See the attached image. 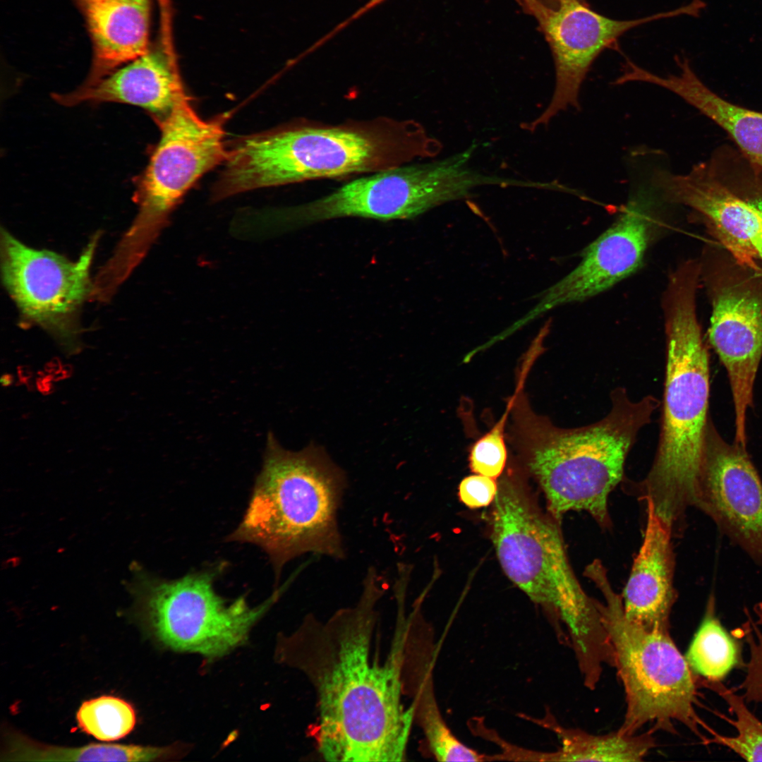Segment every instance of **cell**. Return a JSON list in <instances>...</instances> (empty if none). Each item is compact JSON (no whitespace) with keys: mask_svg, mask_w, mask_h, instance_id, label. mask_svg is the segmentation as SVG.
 Instances as JSON below:
<instances>
[{"mask_svg":"<svg viewBox=\"0 0 762 762\" xmlns=\"http://www.w3.org/2000/svg\"><path fill=\"white\" fill-rule=\"evenodd\" d=\"M369 570L353 607L320 622L306 618L278 640L276 657L303 672L316 694L315 738L328 761L404 760L416 703L402 702V669L409 621L400 612L385 660L373 649L376 603L385 582Z\"/></svg>","mask_w":762,"mask_h":762,"instance_id":"cell-1","label":"cell"},{"mask_svg":"<svg viewBox=\"0 0 762 762\" xmlns=\"http://www.w3.org/2000/svg\"><path fill=\"white\" fill-rule=\"evenodd\" d=\"M442 148L439 140L411 119L298 123L249 135L228 150L212 198L219 201L258 188L370 174L435 157Z\"/></svg>","mask_w":762,"mask_h":762,"instance_id":"cell-2","label":"cell"},{"mask_svg":"<svg viewBox=\"0 0 762 762\" xmlns=\"http://www.w3.org/2000/svg\"><path fill=\"white\" fill-rule=\"evenodd\" d=\"M523 380L519 377L509 399L510 438L542 489L550 514L559 520L568 512L583 511L600 526L609 527L608 497L622 480L628 454L660 401L652 395L633 401L619 387L610 393L611 408L604 418L584 426L560 428L532 410Z\"/></svg>","mask_w":762,"mask_h":762,"instance_id":"cell-3","label":"cell"},{"mask_svg":"<svg viewBox=\"0 0 762 762\" xmlns=\"http://www.w3.org/2000/svg\"><path fill=\"white\" fill-rule=\"evenodd\" d=\"M698 282L675 275L662 296L666 360L659 440L641 497L672 527L694 507L708 429L709 359L696 310Z\"/></svg>","mask_w":762,"mask_h":762,"instance_id":"cell-4","label":"cell"},{"mask_svg":"<svg viewBox=\"0 0 762 762\" xmlns=\"http://www.w3.org/2000/svg\"><path fill=\"white\" fill-rule=\"evenodd\" d=\"M346 487L344 471L322 447L289 451L269 432L247 508L226 540L261 548L277 581L285 564L303 554L344 559L338 512Z\"/></svg>","mask_w":762,"mask_h":762,"instance_id":"cell-5","label":"cell"},{"mask_svg":"<svg viewBox=\"0 0 762 762\" xmlns=\"http://www.w3.org/2000/svg\"><path fill=\"white\" fill-rule=\"evenodd\" d=\"M493 502L492 539L506 576L559 615L581 668L598 667L610 657L611 644L598 601L586 593L570 565L559 520L539 508L514 468L501 478Z\"/></svg>","mask_w":762,"mask_h":762,"instance_id":"cell-6","label":"cell"},{"mask_svg":"<svg viewBox=\"0 0 762 762\" xmlns=\"http://www.w3.org/2000/svg\"><path fill=\"white\" fill-rule=\"evenodd\" d=\"M585 575L601 593L598 601L603 624L608 635L626 697V713L618 731L637 734L647 724L652 730L675 732L679 722L698 737L708 727L695 710L696 681L686 658L669 630L648 629L629 620L622 598L611 586L600 561L587 566Z\"/></svg>","mask_w":762,"mask_h":762,"instance_id":"cell-7","label":"cell"},{"mask_svg":"<svg viewBox=\"0 0 762 762\" xmlns=\"http://www.w3.org/2000/svg\"><path fill=\"white\" fill-rule=\"evenodd\" d=\"M476 147L473 143L442 159L367 174L309 202L273 210L272 228L282 234L346 217L411 219L442 204L468 198L478 188L502 186L504 176L485 174L471 165Z\"/></svg>","mask_w":762,"mask_h":762,"instance_id":"cell-8","label":"cell"},{"mask_svg":"<svg viewBox=\"0 0 762 762\" xmlns=\"http://www.w3.org/2000/svg\"><path fill=\"white\" fill-rule=\"evenodd\" d=\"M224 120L202 119L183 86L179 89L171 111L157 122L161 138L135 193L138 214L111 258L117 270L131 273L169 224L189 189L224 163L228 149Z\"/></svg>","mask_w":762,"mask_h":762,"instance_id":"cell-9","label":"cell"},{"mask_svg":"<svg viewBox=\"0 0 762 762\" xmlns=\"http://www.w3.org/2000/svg\"><path fill=\"white\" fill-rule=\"evenodd\" d=\"M226 566L217 562L174 579L135 569L133 593L160 643L212 660L247 641L251 628L277 601L283 588L255 606L248 604L245 595L229 601L215 589Z\"/></svg>","mask_w":762,"mask_h":762,"instance_id":"cell-10","label":"cell"},{"mask_svg":"<svg viewBox=\"0 0 762 762\" xmlns=\"http://www.w3.org/2000/svg\"><path fill=\"white\" fill-rule=\"evenodd\" d=\"M515 1L536 20L550 47L555 68V85L549 104L538 116L522 124L529 131L547 126L569 107L580 109V91L593 64L605 49L616 48L617 40L624 32L652 20L680 15L695 16L698 12L697 5L691 1L672 11L619 20L596 12L588 3L576 0L561 1L555 7L538 0Z\"/></svg>","mask_w":762,"mask_h":762,"instance_id":"cell-11","label":"cell"},{"mask_svg":"<svg viewBox=\"0 0 762 762\" xmlns=\"http://www.w3.org/2000/svg\"><path fill=\"white\" fill-rule=\"evenodd\" d=\"M97 243L96 236L71 262L30 248L1 230L3 280L25 319L61 341L74 338L77 313L92 289L90 268Z\"/></svg>","mask_w":762,"mask_h":762,"instance_id":"cell-12","label":"cell"},{"mask_svg":"<svg viewBox=\"0 0 762 762\" xmlns=\"http://www.w3.org/2000/svg\"><path fill=\"white\" fill-rule=\"evenodd\" d=\"M658 220L645 196L633 198L613 224L584 249L575 268L545 290L536 306L516 323L588 300L634 274L660 232Z\"/></svg>","mask_w":762,"mask_h":762,"instance_id":"cell-13","label":"cell"},{"mask_svg":"<svg viewBox=\"0 0 762 762\" xmlns=\"http://www.w3.org/2000/svg\"><path fill=\"white\" fill-rule=\"evenodd\" d=\"M651 183L666 202L698 214L737 264L759 270L756 244L762 235V212L742 193L715 157L711 155L683 174L654 170Z\"/></svg>","mask_w":762,"mask_h":762,"instance_id":"cell-14","label":"cell"},{"mask_svg":"<svg viewBox=\"0 0 762 762\" xmlns=\"http://www.w3.org/2000/svg\"><path fill=\"white\" fill-rule=\"evenodd\" d=\"M694 507L756 563L762 564V480L746 448L708 423Z\"/></svg>","mask_w":762,"mask_h":762,"instance_id":"cell-15","label":"cell"},{"mask_svg":"<svg viewBox=\"0 0 762 762\" xmlns=\"http://www.w3.org/2000/svg\"><path fill=\"white\" fill-rule=\"evenodd\" d=\"M708 337L725 366L735 415L734 443L746 448V412L762 358V297L745 283L715 289Z\"/></svg>","mask_w":762,"mask_h":762,"instance_id":"cell-16","label":"cell"},{"mask_svg":"<svg viewBox=\"0 0 762 762\" xmlns=\"http://www.w3.org/2000/svg\"><path fill=\"white\" fill-rule=\"evenodd\" d=\"M164 30L147 52L91 85L66 94L54 93L59 104L71 107L83 102H118L142 107L157 122L171 111L183 85L175 55Z\"/></svg>","mask_w":762,"mask_h":762,"instance_id":"cell-17","label":"cell"},{"mask_svg":"<svg viewBox=\"0 0 762 762\" xmlns=\"http://www.w3.org/2000/svg\"><path fill=\"white\" fill-rule=\"evenodd\" d=\"M646 502L643 542L622 596L623 609L634 623L648 629L669 630L676 600L672 528L655 513L650 502Z\"/></svg>","mask_w":762,"mask_h":762,"instance_id":"cell-18","label":"cell"},{"mask_svg":"<svg viewBox=\"0 0 762 762\" xmlns=\"http://www.w3.org/2000/svg\"><path fill=\"white\" fill-rule=\"evenodd\" d=\"M81 13L92 49L88 75L96 83L144 54L151 43L153 0H72Z\"/></svg>","mask_w":762,"mask_h":762,"instance_id":"cell-19","label":"cell"},{"mask_svg":"<svg viewBox=\"0 0 762 762\" xmlns=\"http://www.w3.org/2000/svg\"><path fill=\"white\" fill-rule=\"evenodd\" d=\"M675 59L679 73L660 76L646 70L641 80L681 97L726 132L751 164L762 169V111L724 99L698 78L687 57Z\"/></svg>","mask_w":762,"mask_h":762,"instance_id":"cell-20","label":"cell"},{"mask_svg":"<svg viewBox=\"0 0 762 762\" xmlns=\"http://www.w3.org/2000/svg\"><path fill=\"white\" fill-rule=\"evenodd\" d=\"M546 725L558 737L562 746L557 751L541 754V761H641L655 745L652 730L635 734L618 730L594 734L564 727L553 720H548Z\"/></svg>","mask_w":762,"mask_h":762,"instance_id":"cell-21","label":"cell"},{"mask_svg":"<svg viewBox=\"0 0 762 762\" xmlns=\"http://www.w3.org/2000/svg\"><path fill=\"white\" fill-rule=\"evenodd\" d=\"M172 747L90 744L79 747L44 745L12 738L4 755L18 761H151L174 756Z\"/></svg>","mask_w":762,"mask_h":762,"instance_id":"cell-22","label":"cell"},{"mask_svg":"<svg viewBox=\"0 0 762 762\" xmlns=\"http://www.w3.org/2000/svg\"><path fill=\"white\" fill-rule=\"evenodd\" d=\"M715 603L712 592L702 622L685 656L695 674L713 682L723 679L741 662L739 644L716 615Z\"/></svg>","mask_w":762,"mask_h":762,"instance_id":"cell-23","label":"cell"},{"mask_svg":"<svg viewBox=\"0 0 762 762\" xmlns=\"http://www.w3.org/2000/svg\"><path fill=\"white\" fill-rule=\"evenodd\" d=\"M701 684L718 694L729 706V710L735 720L724 718L733 725L737 733L734 737L721 735L709 729L711 738L703 744H717L726 746L748 761H762V722L747 708L742 696L727 688L720 681L703 679Z\"/></svg>","mask_w":762,"mask_h":762,"instance_id":"cell-24","label":"cell"},{"mask_svg":"<svg viewBox=\"0 0 762 762\" xmlns=\"http://www.w3.org/2000/svg\"><path fill=\"white\" fill-rule=\"evenodd\" d=\"M415 700L422 728L430 751L441 761H479L482 756L461 743L443 720L436 703L428 673Z\"/></svg>","mask_w":762,"mask_h":762,"instance_id":"cell-25","label":"cell"},{"mask_svg":"<svg viewBox=\"0 0 762 762\" xmlns=\"http://www.w3.org/2000/svg\"><path fill=\"white\" fill-rule=\"evenodd\" d=\"M76 719L84 732L102 741L126 737L136 722L133 706L125 700L112 696H102L84 701L76 713Z\"/></svg>","mask_w":762,"mask_h":762,"instance_id":"cell-26","label":"cell"},{"mask_svg":"<svg viewBox=\"0 0 762 762\" xmlns=\"http://www.w3.org/2000/svg\"><path fill=\"white\" fill-rule=\"evenodd\" d=\"M505 423L500 419L471 447L468 462L474 473L495 479L502 473L507 459L504 433Z\"/></svg>","mask_w":762,"mask_h":762,"instance_id":"cell-27","label":"cell"},{"mask_svg":"<svg viewBox=\"0 0 762 762\" xmlns=\"http://www.w3.org/2000/svg\"><path fill=\"white\" fill-rule=\"evenodd\" d=\"M498 489L495 478L471 475L462 479L459 485V497L470 509H478L493 502Z\"/></svg>","mask_w":762,"mask_h":762,"instance_id":"cell-28","label":"cell"},{"mask_svg":"<svg viewBox=\"0 0 762 762\" xmlns=\"http://www.w3.org/2000/svg\"><path fill=\"white\" fill-rule=\"evenodd\" d=\"M738 187L746 199L762 212V169L744 168L740 173ZM758 259L762 260V235L756 244Z\"/></svg>","mask_w":762,"mask_h":762,"instance_id":"cell-29","label":"cell"},{"mask_svg":"<svg viewBox=\"0 0 762 762\" xmlns=\"http://www.w3.org/2000/svg\"><path fill=\"white\" fill-rule=\"evenodd\" d=\"M539 1H540V2H542V3L543 4L546 5V6H551V7H552H552H555V6H557V4H559V3H560V2L561 1H563V0H539ZM576 1H580V2H582V3H585V4H587V3H588V1H587L586 0H576Z\"/></svg>","mask_w":762,"mask_h":762,"instance_id":"cell-30","label":"cell"},{"mask_svg":"<svg viewBox=\"0 0 762 762\" xmlns=\"http://www.w3.org/2000/svg\"><path fill=\"white\" fill-rule=\"evenodd\" d=\"M1 382L3 386L7 387L11 385V377L8 375H4L1 377Z\"/></svg>","mask_w":762,"mask_h":762,"instance_id":"cell-31","label":"cell"}]
</instances>
